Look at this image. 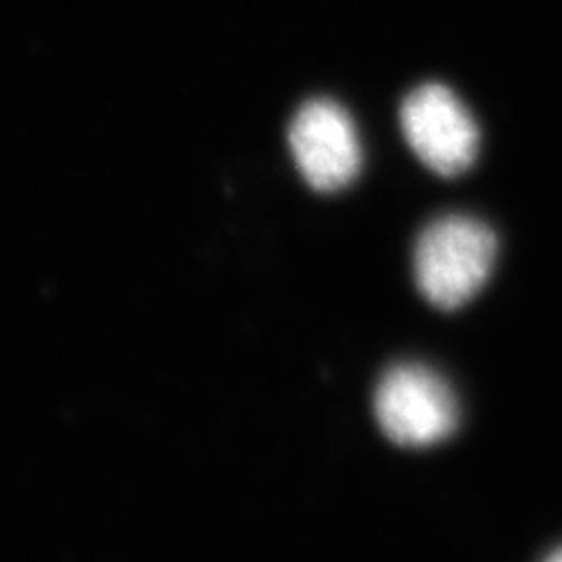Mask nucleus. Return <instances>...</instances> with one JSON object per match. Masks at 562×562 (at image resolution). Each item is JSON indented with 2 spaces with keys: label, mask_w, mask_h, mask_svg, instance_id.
I'll return each mask as SVG.
<instances>
[{
  "label": "nucleus",
  "mask_w": 562,
  "mask_h": 562,
  "mask_svg": "<svg viewBox=\"0 0 562 562\" xmlns=\"http://www.w3.org/2000/svg\"><path fill=\"white\" fill-rule=\"evenodd\" d=\"M497 258V237L469 216L434 221L415 246V279L422 295L441 310H457L476 295Z\"/></svg>",
  "instance_id": "f257e3e1"
},
{
  "label": "nucleus",
  "mask_w": 562,
  "mask_h": 562,
  "mask_svg": "<svg viewBox=\"0 0 562 562\" xmlns=\"http://www.w3.org/2000/svg\"><path fill=\"white\" fill-rule=\"evenodd\" d=\"M375 415L394 443L427 448L457 429L460 408L441 375L425 366L403 363L380 380Z\"/></svg>",
  "instance_id": "f03ea898"
},
{
  "label": "nucleus",
  "mask_w": 562,
  "mask_h": 562,
  "mask_svg": "<svg viewBox=\"0 0 562 562\" xmlns=\"http://www.w3.org/2000/svg\"><path fill=\"white\" fill-rule=\"evenodd\" d=\"M401 127L419 160L441 176L467 171L479 155L476 122L443 85L411 92L401 105Z\"/></svg>",
  "instance_id": "7ed1b4c3"
},
{
  "label": "nucleus",
  "mask_w": 562,
  "mask_h": 562,
  "mask_svg": "<svg viewBox=\"0 0 562 562\" xmlns=\"http://www.w3.org/2000/svg\"><path fill=\"white\" fill-rule=\"evenodd\" d=\"M289 144L305 181L314 190H340L361 169V144L355 122L330 99L307 101L289 127Z\"/></svg>",
  "instance_id": "20e7f679"
},
{
  "label": "nucleus",
  "mask_w": 562,
  "mask_h": 562,
  "mask_svg": "<svg viewBox=\"0 0 562 562\" xmlns=\"http://www.w3.org/2000/svg\"><path fill=\"white\" fill-rule=\"evenodd\" d=\"M543 562H562V549H558L555 553H551Z\"/></svg>",
  "instance_id": "39448f33"
}]
</instances>
